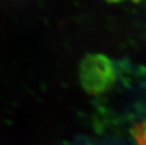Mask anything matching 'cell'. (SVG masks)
Instances as JSON below:
<instances>
[{"label":"cell","instance_id":"cell-2","mask_svg":"<svg viewBox=\"0 0 146 145\" xmlns=\"http://www.w3.org/2000/svg\"><path fill=\"white\" fill-rule=\"evenodd\" d=\"M106 1L109 3H111V4H119V3L123 2V0H106Z\"/></svg>","mask_w":146,"mask_h":145},{"label":"cell","instance_id":"cell-1","mask_svg":"<svg viewBox=\"0 0 146 145\" xmlns=\"http://www.w3.org/2000/svg\"><path fill=\"white\" fill-rule=\"evenodd\" d=\"M118 67L103 54H88L80 65V81L83 89L91 95L110 90L117 81Z\"/></svg>","mask_w":146,"mask_h":145},{"label":"cell","instance_id":"cell-3","mask_svg":"<svg viewBox=\"0 0 146 145\" xmlns=\"http://www.w3.org/2000/svg\"><path fill=\"white\" fill-rule=\"evenodd\" d=\"M131 1L133 2V3H135V4H139L142 1V0H131Z\"/></svg>","mask_w":146,"mask_h":145}]
</instances>
